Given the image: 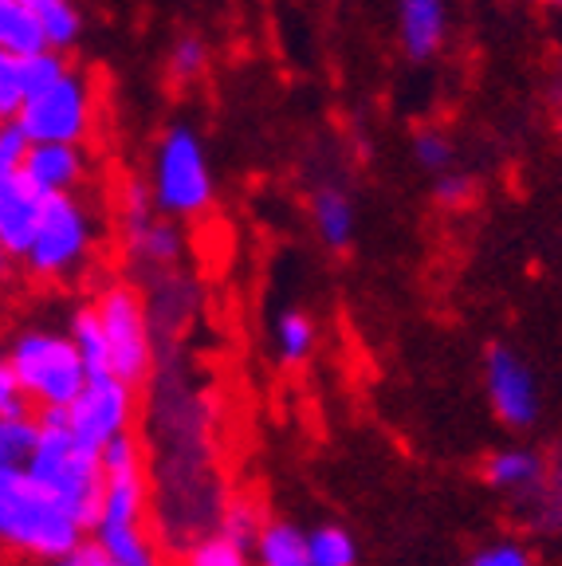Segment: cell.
<instances>
[{
  "label": "cell",
  "instance_id": "30bf717a",
  "mask_svg": "<svg viewBox=\"0 0 562 566\" xmlns=\"http://www.w3.org/2000/svg\"><path fill=\"white\" fill-rule=\"evenodd\" d=\"M118 229H123V252L131 260V268L142 275L166 272V268H181L185 260V232L181 221L166 217L154 205L149 181L131 177L118 201Z\"/></svg>",
  "mask_w": 562,
  "mask_h": 566
},
{
  "label": "cell",
  "instance_id": "d6986e66",
  "mask_svg": "<svg viewBox=\"0 0 562 566\" xmlns=\"http://www.w3.org/2000/svg\"><path fill=\"white\" fill-rule=\"evenodd\" d=\"M252 563L256 566H311L308 555V531L295 527L291 520H272L260 527L252 543Z\"/></svg>",
  "mask_w": 562,
  "mask_h": 566
},
{
  "label": "cell",
  "instance_id": "cb8c5ba5",
  "mask_svg": "<svg viewBox=\"0 0 562 566\" xmlns=\"http://www.w3.org/2000/svg\"><path fill=\"white\" fill-rule=\"evenodd\" d=\"M519 507L531 512V527L543 535H562V449L547 460V476Z\"/></svg>",
  "mask_w": 562,
  "mask_h": 566
},
{
  "label": "cell",
  "instance_id": "52a82bcc",
  "mask_svg": "<svg viewBox=\"0 0 562 566\" xmlns=\"http://www.w3.org/2000/svg\"><path fill=\"white\" fill-rule=\"evenodd\" d=\"M12 370H17L24 398L35 413L48 409H67L83 386H87L91 370L83 363L80 346L71 338V331L55 327H20L4 346Z\"/></svg>",
  "mask_w": 562,
  "mask_h": 566
},
{
  "label": "cell",
  "instance_id": "e575fe53",
  "mask_svg": "<svg viewBox=\"0 0 562 566\" xmlns=\"http://www.w3.org/2000/svg\"><path fill=\"white\" fill-rule=\"evenodd\" d=\"M48 566H118L115 558L106 555L98 543H80V547L71 551V555H63V558H55V563H48Z\"/></svg>",
  "mask_w": 562,
  "mask_h": 566
},
{
  "label": "cell",
  "instance_id": "8fae6325",
  "mask_svg": "<svg viewBox=\"0 0 562 566\" xmlns=\"http://www.w3.org/2000/svg\"><path fill=\"white\" fill-rule=\"evenodd\" d=\"M142 389L118 374H91L87 386L75 394L63 417H67L71 433L87 441L91 449H106L111 441L126 433H138L142 424Z\"/></svg>",
  "mask_w": 562,
  "mask_h": 566
},
{
  "label": "cell",
  "instance_id": "e0dca14e",
  "mask_svg": "<svg viewBox=\"0 0 562 566\" xmlns=\"http://www.w3.org/2000/svg\"><path fill=\"white\" fill-rule=\"evenodd\" d=\"M44 212V193H35L24 177H17L12 186L0 189V237L9 240V248L17 252V260L28 252Z\"/></svg>",
  "mask_w": 562,
  "mask_h": 566
},
{
  "label": "cell",
  "instance_id": "44dd1931",
  "mask_svg": "<svg viewBox=\"0 0 562 566\" xmlns=\"http://www.w3.org/2000/svg\"><path fill=\"white\" fill-rule=\"evenodd\" d=\"M28 12L35 17L40 32H44L48 48L55 52H71V48L80 44L83 35V12L75 0H20Z\"/></svg>",
  "mask_w": 562,
  "mask_h": 566
},
{
  "label": "cell",
  "instance_id": "d6a6232c",
  "mask_svg": "<svg viewBox=\"0 0 562 566\" xmlns=\"http://www.w3.org/2000/svg\"><path fill=\"white\" fill-rule=\"evenodd\" d=\"M468 566H535V558H531V551L523 543L500 539V543H488L483 551H476Z\"/></svg>",
  "mask_w": 562,
  "mask_h": 566
},
{
  "label": "cell",
  "instance_id": "4316f807",
  "mask_svg": "<svg viewBox=\"0 0 562 566\" xmlns=\"http://www.w3.org/2000/svg\"><path fill=\"white\" fill-rule=\"evenodd\" d=\"M205 71H209V44H205L197 32H185L174 40L166 55V75L174 87H194L201 80Z\"/></svg>",
  "mask_w": 562,
  "mask_h": 566
},
{
  "label": "cell",
  "instance_id": "ba28073f",
  "mask_svg": "<svg viewBox=\"0 0 562 566\" xmlns=\"http://www.w3.org/2000/svg\"><path fill=\"white\" fill-rule=\"evenodd\" d=\"M146 181L154 205L174 221H197L217 201V177H212L209 150L189 123H174L158 138Z\"/></svg>",
  "mask_w": 562,
  "mask_h": 566
},
{
  "label": "cell",
  "instance_id": "5b68a950",
  "mask_svg": "<svg viewBox=\"0 0 562 566\" xmlns=\"http://www.w3.org/2000/svg\"><path fill=\"white\" fill-rule=\"evenodd\" d=\"M44 429H40V441L28 460V472H32L48 492L60 500L67 512H75L91 531V520L98 512V500H103V457L98 449H91L87 441L71 433L63 409H48L40 413Z\"/></svg>",
  "mask_w": 562,
  "mask_h": 566
},
{
  "label": "cell",
  "instance_id": "d4e9b609",
  "mask_svg": "<svg viewBox=\"0 0 562 566\" xmlns=\"http://www.w3.org/2000/svg\"><path fill=\"white\" fill-rule=\"evenodd\" d=\"M67 331H71V338H75V346H80L83 363H87L91 374H106V370H111V350H106L103 323H98V315H95V307H91V300L80 303V307L71 311Z\"/></svg>",
  "mask_w": 562,
  "mask_h": 566
},
{
  "label": "cell",
  "instance_id": "f546056e",
  "mask_svg": "<svg viewBox=\"0 0 562 566\" xmlns=\"http://www.w3.org/2000/svg\"><path fill=\"white\" fill-rule=\"evenodd\" d=\"M28 134L20 130L17 123H4L0 126V189L12 186L17 177H24V158H28Z\"/></svg>",
  "mask_w": 562,
  "mask_h": 566
},
{
  "label": "cell",
  "instance_id": "9c48e42d",
  "mask_svg": "<svg viewBox=\"0 0 562 566\" xmlns=\"http://www.w3.org/2000/svg\"><path fill=\"white\" fill-rule=\"evenodd\" d=\"M98 98L87 71L67 67L55 83L35 91L20 103L12 123L28 134V142H87L95 134Z\"/></svg>",
  "mask_w": 562,
  "mask_h": 566
},
{
  "label": "cell",
  "instance_id": "ffe728a7",
  "mask_svg": "<svg viewBox=\"0 0 562 566\" xmlns=\"http://www.w3.org/2000/svg\"><path fill=\"white\" fill-rule=\"evenodd\" d=\"M319 346V323L311 311L303 307H283L272 318V350L283 366H303L311 363V354Z\"/></svg>",
  "mask_w": 562,
  "mask_h": 566
},
{
  "label": "cell",
  "instance_id": "83f0119b",
  "mask_svg": "<svg viewBox=\"0 0 562 566\" xmlns=\"http://www.w3.org/2000/svg\"><path fill=\"white\" fill-rule=\"evenodd\" d=\"M264 523H268V512L252 492H232L229 504H225V512H220L217 527L225 531V535H232V539H240L244 547H252Z\"/></svg>",
  "mask_w": 562,
  "mask_h": 566
},
{
  "label": "cell",
  "instance_id": "6da1fadb",
  "mask_svg": "<svg viewBox=\"0 0 562 566\" xmlns=\"http://www.w3.org/2000/svg\"><path fill=\"white\" fill-rule=\"evenodd\" d=\"M142 441L149 464L154 531L169 558L220 523L229 504V480L220 469V406L205 381L162 350V363L142 394Z\"/></svg>",
  "mask_w": 562,
  "mask_h": 566
},
{
  "label": "cell",
  "instance_id": "1f68e13d",
  "mask_svg": "<svg viewBox=\"0 0 562 566\" xmlns=\"http://www.w3.org/2000/svg\"><path fill=\"white\" fill-rule=\"evenodd\" d=\"M433 197H437V205H445V209H465L476 197V177L457 166L440 169V174H433Z\"/></svg>",
  "mask_w": 562,
  "mask_h": 566
},
{
  "label": "cell",
  "instance_id": "2e32d148",
  "mask_svg": "<svg viewBox=\"0 0 562 566\" xmlns=\"http://www.w3.org/2000/svg\"><path fill=\"white\" fill-rule=\"evenodd\" d=\"M547 476V457L535 449H496L483 460V484L492 492L511 495L516 504H523Z\"/></svg>",
  "mask_w": 562,
  "mask_h": 566
},
{
  "label": "cell",
  "instance_id": "8d00e7d4",
  "mask_svg": "<svg viewBox=\"0 0 562 566\" xmlns=\"http://www.w3.org/2000/svg\"><path fill=\"white\" fill-rule=\"evenodd\" d=\"M547 4H559V9H562V0H547Z\"/></svg>",
  "mask_w": 562,
  "mask_h": 566
},
{
  "label": "cell",
  "instance_id": "d590c367",
  "mask_svg": "<svg viewBox=\"0 0 562 566\" xmlns=\"http://www.w3.org/2000/svg\"><path fill=\"white\" fill-rule=\"evenodd\" d=\"M17 268H20L17 252H12V248H9V240L0 237V283L9 280V275H12V272H17Z\"/></svg>",
  "mask_w": 562,
  "mask_h": 566
},
{
  "label": "cell",
  "instance_id": "836d02e7",
  "mask_svg": "<svg viewBox=\"0 0 562 566\" xmlns=\"http://www.w3.org/2000/svg\"><path fill=\"white\" fill-rule=\"evenodd\" d=\"M20 409H32L24 398V386H20L17 370H12L9 354H0V413H20Z\"/></svg>",
  "mask_w": 562,
  "mask_h": 566
},
{
  "label": "cell",
  "instance_id": "5bb4252c",
  "mask_svg": "<svg viewBox=\"0 0 562 566\" xmlns=\"http://www.w3.org/2000/svg\"><path fill=\"white\" fill-rule=\"evenodd\" d=\"M91 174L87 150L80 142H32L24 158V181L35 193H80Z\"/></svg>",
  "mask_w": 562,
  "mask_h": 566
},
{
  "label": "cell",
  "instance_id": "603a6c76",
  "mask_svg": "<svg viewBox=\"0 0 562 566\" xmlns=\"http://www.w3.org/2000/svg\"><path fill=\"white\" fill-rule=\"evenodd\" d=\"M40 413L20 409V413H0V469H28V460L40 441Z\"/></svg>",
  "mask_w": 562,
  "mask_h": 566
},
{
  "label": "cell",
  "instance_id": "277c9868",
  "mask_svg": "<svg viewBox=\"0 0 562 566\" xmlns=\"http://www.w3.org/2000/svg\"><path fill=\"white\" fill-rule=\"evenodd\" d=\"M98 244H103V224L95 209L83 201V193L44 197V212H40L32 244L20 256V272L48 287H63L95 268Z\"/></svg>",
  "mask_w": 562,
  "mask_h": 566
},
{
  "label": "cell",
  "instance_id": "484cf974",
  "mask_svg": "<svg viewBox=\"0 0 562 566\" xmlns=\"http://www.w3.org/2000/svg\"><path fill=\"white\" fill-rule=\"evenodd\" d=\"M308 555L311 566H358V543L339 523H323L308 531Z\"/></svg>",
  "mask_w": 562,
  "mask_h": 566
},
{
  "label": "cell",
  "instance_id": "7402d4cb",
  "mask_svg": "<svg viewBox=\"0 0 562 566\" xmlns=\"http://www.w3.org/2000/svg\"><path fill=\"white\" fill-rule=\"evenodd\" d=\"M174 566H256V563H252V547H244L240 539L212 527L205 531L201 539H194L189 547L177 551Z\"/></svg>",
  "mask_w": 562,
  "mask_h": 566
},
{
  "label": "cell",
  "instance_id": "3957f363",
  "mask_svg": "<svg viewBox=\"0 0 562 566\" xmlns=\"http://www.w3.org/2000/svg\"><path fill=\"white\" fill-rule=\"evenodd\" d=\"M87 523L28 469H0V558L48 566L87 543Z\"/></svg>",
  "mask_w": 562,
  "mask_h": 566
},
{
  "label": "cell",
  "instance_id": "f1b7e54d",
  "mask_svg": "<svg viewBox=\"0 0 562 566\" xmlns=\"http://www.w3.org/2000/svg\"><path fill=\"white\" fill-rule=\"evenodd\" d=\"M414 161L429 174H440V169L457 166V146L440 126H422L414 134Z\"/></svg>",
  "mask_w": 562,
  "mask_h": 566
},
{
  "label": "cell",
  "instance_id": "4dcf8cb0",
  "mask_svg": "<svg viewBox=\"0 0 562 566\" xmlns=\"http://www.w3.org/2000/svg\"><path fill=\"white\" fill-rule=\"evenodd\" d=\"M24 103V55L0 48V115L12 118Z\"/></svg>",
  "mask_w": 562,
  "mask_h": 566
},
{
  "label": "cell",
  "instance_id": "74e56055",
  "mask_svg": "<svg viewBox=\"0 0 562 566\" xmlns=\"http://www.w3.org/2000/svg\"><path fill=\"white\" fill-rule=\"evenodd\" d=\"M4 123H9V118H4V115H0V126H4Z\"/></svg>",
  "mask_w": 562,
  "mask_h": 566
},
{
  "label": "cell",
  "instance_id": "7c38bea8",
  "mask_svg": "<svg viewBox=\"0 0 562 566\" xmlns=\"http://www.w3.org/2000/svg\"><path fill=\"white\" fill-rule=\"evenodd\" d=\"M483 394L496 421L508 429H531L539 421V381L511 346H488L483 354Z\"/></svg>",
  "mask_w": 562,
  "mask_h": 566
},
{
  "label": "cell",
  "instance_id": "ac0fdd59",
  "mask_svg": "<svg viewBox=\"0 0 562 566\" xmlns=\"http://www.w3.org/2000/svg\"><path fill=\"white\" fill-rule=\"evenodd\" d=\"M311 221L331 252H343L354 240V201L343 186H319L311 193Z\"/></svg>",
  "mask_w": 562,
  "mask_h": 566
},
{
  "label": "cell",
  "instance_id": "4fadbf2b",
  "mask_svg": "<svg viewBox=\"0 0 562 566\" xmlns=\"http://www.w3.org/2000/svg\"><path fill=\"white\" fill-rule=\"evenodd\" d=\"M142 292H146V307L154 318V331L162 338V350L177 346L185 331L194 327L197 311H201V287L185 268H166V272L142 275Z\"/></svg>",
  "mask_w": 562,
  "mask_h": 566
},
{
  "label": "cell",
  "instance_id": "7a4b0ae2",
  "mask_svg": "<svg viewBox=\"0 0 562 566\" xmlns=\"http://www.w3.org/2000/svg\"><path fill=\"white\" fill-rule=\"evenodd\" d=\"M103 457V500L91 520V543L106 551L118 566H174L169 551L154 531L149 500V464L142 433H126L98 449Z\"/></svg>",
  "mask_w": 562,
  "mask_h": 566
},
{
  "label": "cell",
  "instance_id": "9a60e30c",
  "mask_svg": "<svg viewBox=\"0 0 562 566\" xmlns=\"http://www.w3.org/2000/svg\"><path fill=\"white\" fill-rule=\"evenodd\" d=\"M448 40V0H397V44L414 63H429Z\"/></svg>",
  "mask_w": 562,
  "mask_h": 566
},
{
  "label": "cell",
  "instance_id": "8992f818",
  "mask_svg": "<svg viewBox=\"0 0 562 566\" xmlns=\"http://www.w3.org/2000/svg\"><path fill=\"white\" fill-rule=\"evenodd\" d=\"M91 307H95L98 323H103L106 350H111V374L146 386L162 363V338L154 331V318L146 307V292L138 280H123V275H106L91 292Z\"/></svg>",
  "mask_w": 562,
  "mask_h": 566
}]
</instances>
